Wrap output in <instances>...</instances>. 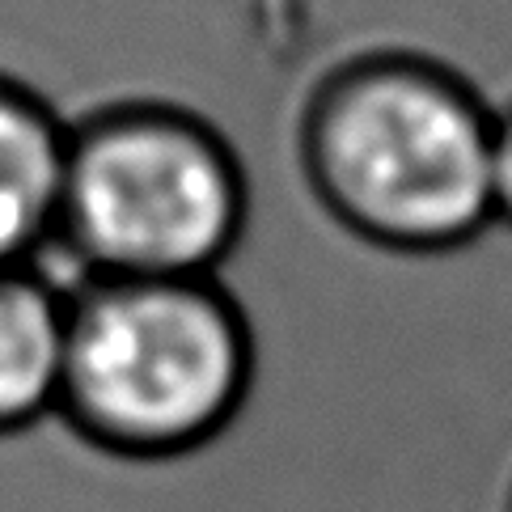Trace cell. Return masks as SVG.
Instances as JSON below:
<instances>
[{
	"mask_svg": "<svg viewBox=\"0 0 512 512\" xmlns=\"http://www.w3.org/2000/svg\"><path fill=\"white\" fill-rule=\"evenodd\" d=\"M491 216L512 229V102L491 106Z\"/></svg>",
	"mask_w": 512,
	"mask_h": 512,
	"instance_id": "8992f818",
	"label": "cell"
},
{
	"mask_svg": "<svg viewBox=\"0 0 512 512\" xmlns=\"http://www.w3.org/2000/svg\"><path fill=\"white\" fill-rule=\"evenodd\" d=\"M233 140L191 106L123 98L68 123L56 254L72 280H204L246 237Z\"/></svg>",
	"mask_w": 512,
	"mask_h": 512,
	"instance_id": "3957f363",
	"label": "cell"
},
{
	"mask_svg": "<svg viewBox=\"0 0 512 512\" xmlns=\"http://www.w3.org/2000/svg\"><path fill=\"white\" fill-rule=\"evenodd\" d=\"M504 512H512V487H508V504H504Z\"/></svg>",
	"mask_w": 512,
	"mask_h": 512,
	"instance_id": "52a82bcc",
	"label": "cell"
},
{
	"mask_svg": "<svg viewBox=\"0 0 512 512\" xmlns=\"http://www.w3.org/2000/svg\"><path fill=\"white\" fill-rule=\"evenodd\" d=\"M68 352V280L43 267L0 271V441L60 411Z\"/></svg>",
	"mask_w": 512,
	"mask_h": 512,
	"instance_id": "5b68a950",
	"label": "cell"
},
{
	"mask_svg": "<svg viewBox=\"0 0 512 512\" xmlns=\"http://www.w3.org/2000/svg\"><path fill=\"white\" fill-rule=\"evenodd\" d=\"M254 331L216 280H72L60 419L119 462H174L237 424Z\"/></svg>",
	"mask_w": 512,
	"mask_h": 512,
	"instance_id": "7a4b0ae2",
	"label": "cell"
},
{
	"mask_svg": "<svg viewBox=\"0 0 512 512\" xmlns=\"http://www.w3.org/2000/svg\"><path fill=\"white\" fill-rule=\"evenodd\" d=\"M68 119L39 89L0 72V271L56 254Z\"/></svg>",
	"mask_w": 512,
	"mask_h": 512,
	"instance_id": "277c9868",
	"label": "cell"
},
{
	"mask_svg": "<svg viewBox=\"0 0 512 512\" xmlns=\"http://www.w3.org/2000/svg\"><path fill=\"white\" fill-rule=\"evenodd\" d=\"M309 195L390 254H449L496 225L491 106L424 51L381 47L326 68L297 123Z\"/></svg>",
	"mask_w": 512,
	"mask_h": 512,
	"instance_id": "6da1fadb",
	"label": "cell"
}]
</instances>
